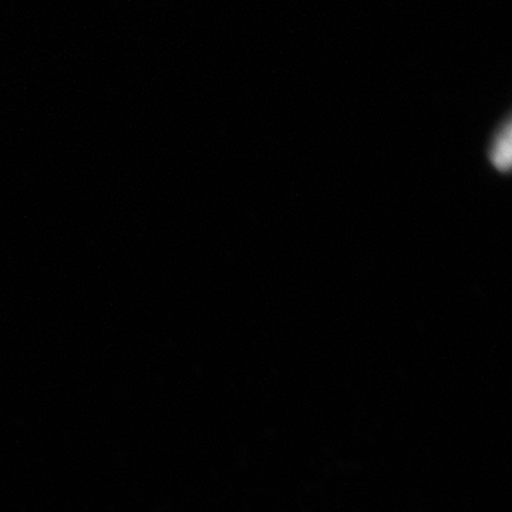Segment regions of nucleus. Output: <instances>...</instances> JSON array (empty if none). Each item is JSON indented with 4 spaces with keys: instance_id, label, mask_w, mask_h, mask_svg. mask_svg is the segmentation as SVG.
Segmentation results:
<instances>
[{
    "instance_id": "nucleus-1",
    "label": "nucleus",
    "mask_w": 512,
    "mask_h": 512,
    "mask_svg": "<svg viewBox=\"0 0 512 512\" xmlns=\"http://www.w3.org/2000/svg\"><path fill=\"white\" fill-rule=\"evenodd\" d=\"M485 157L495 173L510 175L512 170V114L507 113L488 138Z\"/></svg>"
}]
</instances>
